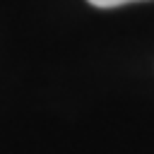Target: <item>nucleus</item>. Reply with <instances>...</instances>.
I'll list each match as a JSON object with an SVG mask.
<instances>
[{
  "label": "nucleus",
  "mask_w": 154,
  "mask_h": 154,
  "mask_svg": "<svg viewBox=\"0 0 154 154\" xmlns=\"http://www.w3.org/2000/svg\"><path fill=\"white\" fill-rule=\"evenodd\" d=\"M89 5L94 7H120V5H128V2H140V0H87Z\"/></svg>",
  "instance_id": "1"
}]
</instances>
